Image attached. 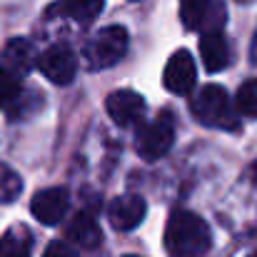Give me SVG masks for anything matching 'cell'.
Returning <instances> with one entry per match:
<instances>
[{
  "label": "cell",
  "instance_id": "obj_1",
  "mask_svg": "<svg viewBox=\"0 0 257 257\" xmlns=\"http://www.w3.org/2000/svg\"><path fill=\"white\" fill-rule=\"evenodd\" d=\"M210 242V227L200 215L190 210H175L170 215L165 227V250L170 257H205Z\"/></svg>",
  "mask_w": 257,
  "mask_h": 257
},
{
  "label": "cell",
  "instance_id": "obj_2",
  "mask_svg": "<svg viewBox=\"0 0 257 257\" xmlns=\"http://www.w3.org/2000/svg\"><path fill=\"white\" fill-rule=\"evenodd\" d=\"M192 115L207 125V127H225V130H237L240 122L232 112V105H230V97L225 92L222 85H202L195 97H192Z\"/></svg>",
  "mask_w": 257,
  "mask_h": 257
},
{
  "label": "cell",
  "instance_id": "obj_3",
  "mask_svg": "<svg viewBox=\"0 0 257 257\" xmlns=\"http://www.w3.org/2000/svg\"><path fill=\"white\" fill-rule=\"evenodd\" d=\"M127 30L122 25H110L95 33L85 43V63L90 70H105L120 63L127 53Z\"/></svg>",
  "mask_w": 257,
  "mask_h": 257
},
{
  "label": "cell",
  "instance_id": "obj_4",
  "mask_svg": "<svg viewBox=\"0 0 257 257\" xmlns=\"http://www.w3.org/2000/svg\"><path fill=\"white\" fill-rule=\"evenodd\" d=\"M172 140H175V125H172V117L168 112H163L160 117H155L153 122H148L145 127H140L138 133V153L143 160L153 163V160H160L168 150L172 148Z\"/></svg>",
  "mask_w": 257,
  "mask_h": 257
},
{
  "label": "cell",
  "instance_id": "obj_5",
  "mask_svg": "<svg viewBox=\"0 0 257 257\" xmlns=\"http://www.w3.org/2000/svg\"><path fill=\"white\" fill-rule=\"evenodd\" d=\"M180 20L187 30H222L225 5L220 0H180Z\"/></svg>",
  "mask_w": 257,
  "mask_h": 257
},
{
  "label": "cell",
  "instance_id": "obj_6",
  "mask_svg": "<svg viewBox=\"0 0 257 257\" xmlns=\"http://www.w3.org/2000/svg\"><path fill=\"white\" fill-rule=\"evenodd\" d=\"M38 68H40V73L50 83H55V85H70L75 80V73H78V58H75V53H73L70 45L58 43V45H50L38 58Z\"/></svg>",
  "mask_w": 257,
  "mask_h": 257
},
{
  "label": "cell",
  "instance_id": "obj_7",
  "mask_svg": "<svg viewBox=\"0 0 257 257\" xmlns=\"http://www.w3.org/2000/svg\"><path fill=\"white\" fill-rule=\"evenodd\" d=\"M105 110L110 120L120 127H135L145 117V100L133 90H115L105 100Z\"/></svg>",
  "mask_w": 257,
  "mask_h": 257
},
{
  "label": "cell",
  "instance_id": "obj_8",
  "mask_svg": "<svg viewBox=\"0 0 257 257\" xmlns=\"http://www.w3.org/2000/svg\"><path fill=\"white\" fill-rule=\"evenodd\" d=\"M163 83L172 95H190L197 85V70H195V60L187 50H175L165 65L163 73Z\"/></svg>",
  "mask_w": 257,
  "mask_h": 257
},
{
  "label": "cell",
  "instance_id": "obj_9",
  "mask_svg": "<svg viewBox=\"0 0 257 257\" xmlns=\"http://www.w3.org/2000/svg\"><path fill=\"white\" fill-rule=\"evenodd\" d=\"M68 207H70V195L65 187L40 190L30 202V212L40 225H58L65 217Z\"/></svg>",
  "mask_w": 257,
  "mask_h": 257
},
{
  "label": "cell",
  "instance_id": "obj_10",
  "mask_svg": "<svg viewBox=\"0 0 257 257\" xmlns=\"http://www.w3.org/2000/svg\"><path fill=\"white\" fill-rule=\"evenodd\" d=\"M145 212H148V205L140 195H122V197H115L110 210H107V217H110V225L115 230H133L138 227L143 220H145Z\"/></svg>",
  "mask_w": 257,
  "mask_h": 257
},
{
  "label": "cell",
  "instance_id": "obj_11",
  "mask_svg": "<svg viewBox=\"0 0 257 257\" xmlns=\"http://www.w3.org/2000/svg\"><path fill=\"white\" fill-rule=\"evenodd\" d=\"M200 55L210 73H220L230 65V45L222 35V30H207L200 38Z\"/></svg>",
  "mask_w": 257,
  "mask_h": 257
},
{
  "label": "cell",
  "instance_id": "obj_12",
  "mask_svg": "<svg viewBox=\"0 0 257 257\" xmlns=\"http://www.w3.org/2000/svg\"><path fill=\"white\" fill-rule=\"evenodd\" d=\"M33 63H35L33 45H30L28 40H23V38L10 40V43L3 48V53H0V68H5V70L13 73L15 78L28 75L30 68H33Z\"/></svg>",
  "mask_w": 257,
  "mask_h": 257
},
{
  "label": "cell",
  "instance_id": "obj_13",
  "mask_svg": "<svg viewBox=\"0 0 257 257\" xmlns=\"http://www.w3.org/2000/svg\"><path fill=\"white\" fill-rule=\"evenodd\" d=\"M68 237L70 240H75V245H80V247H97L100 242H102V232H100V225H97V220L90 215V212H78L73 220H70V225H68Z\"/></svg>",
  "mask_w": 257,
  "mask_h": 257
},
{
  "label": "cell",
  "instance_id": "obj_14",
  "mask_svg": "<svg viewBox=\"0 0 257 257\" xmlns=\"http://www.w3.org/2000/svg\"><path fill=\"white\" fill-rule=\"evenodd\" d=\"M105 0H58L48 13L50 15H68L75 23H90L100 15Z\"/></svg>",
  "mask_w": 257,
  "mask_h": 257
},
{
  "label": "cell",
  "instance_id": "obj_15",
  "mask_svg": "<svg viewBox=\"0 0 257 257\" xmlns=\"http://www.w3.org/2000/svg\"><path fill=\"white\" fill-rule=\"evenodd\" d=\"M33 250V237L28 227L15 225L0 237V257H30Z\"/></svg>",
  "mask_w": 257,
  "mask_h": 257
},
{
  "label": "cell",
  "instance_id": "obj_16",
  "mask_svg": "<svg viewBox=\"0 0 257 257\" xmlns=\"http://www.w3.org/2000/svg\"><path fill=\"white\" fill-rule=\"evenodd\" d=\"M20 192H23L20 175L8 165H0V202H13L18 200Z\"/></svg>",
  "mask_w": 257,
  "mask_h": 257
},
{
  "label": "cell",
  "instance_id": "obj_17",
  "mask_svg": "<svg viewBox=\"0 0 257 257\" xmlns=\"http://www.w3.org/2000/svg\"><path fill=\"white\" fill-rule=\"evenodd\" d=\"M235 105H237V112L247 117H257V80H247L240 85Z\"/></svg>",
  "mask_w": 257,
  "mask_h": 257
},
{
  "label": "cell",
  "instance_id": "obj_18",
  "mask_svg": "<svg viewBox=\"0 0 257 257\" xmlns=\"http://www.w3.org/2000/svg\"><path fill=\"white\" fill-rule=\"evenodd\" d=\"M18 97H20V78H15L13 73L0 68V107L15 102Z\"/></svg>",
  "mask_w": 257,
  "mask_h": 257
},
{
  "label": "cell",
  "instance_id": "obj_19",
  "mask_svg": "<svg viewBox=\"0 0 257 257\" xmlns=\"http://www.w3.org/2000/svg\"><path fill=\"white\" fill-rule=\"evenodd\" d=\"M43 257H78V252H75L73 245H68V242H63V240H55V242H50V245L45 247Z\"/></svg>",
  "mask_w": 257,
  "mask_h": 257
},
{
  "label": "cell",
  "instance_id": "obj_20",
  "mask_svg": "<svg viewBox=\"0 0 257 257\" xmlns=\"http://www.w3.org/2000/svg\"><path fill=\"white\" fill-rule=\"evenodd\" d=\"M252 172H255V180H257V165H255V168H252Z\"/></svg>",
  "mask_w": 257,
  "mask_h": 257
},
{
  "label": "cell",
  "instance_id": "obj_21",
  "mask_svg": "<svg viewBox=\"0 0 257 257\" xmlns=\"http://www.w3.org/2000/svg\"><path fill=\"white\" fill-rule=\"evenodd\" d=\"M237 3H252V0H237Z\"/></svg>",
  "mask_w": 257,
  "mask_h": 257
},
{
  "label": "cell",
  "instance_id": "obj_22",
  "mask_svg": "<svg viewBox=\"0 0 257 257\" xmlns=\"http://www.w3.org/2000/svg\"><path fill=\"white\" fill-rule=\"evenodd\" d=\"M125 257H135V255H125Z\"/></svg>",
  "mask_w": 257,
  "mask_h": 257
}]
</instances>
